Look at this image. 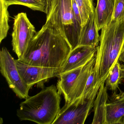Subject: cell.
Wrapping results in <instances>:
<instances>
[{
    "instance_id": "cell-1",
    "label": "cell",
    "mask_w": 124,
    "mask_h": 124,
    "mask_svg": "<svg viewBox=\"0 0 124 124\" xmlns=\"http://www.w3.org/2000/svg\"><path fill=\"white\" fill-rule=\"evenodd\" d=\"M71 50L58 31L46 22L37 32L23 57L17 60L30 65L61 69Z\"/></svg>"
},
{
    "instance_id": "cell-2",
    "label": "cell",
    "mask_w": 124,
    "mask_h": 124,
    "mask_svg": "<svg viewBox=\"0 0 124 124\" xmlns=\"http://www.w3.org/2000/svg\"><path fill=\"white\" fill-rule=\"evenodd\" d=\"M97 47L94 68L97 85L105 82L110 70L124 46V20L111 21L102 28Z\"/></svg>"
},
{
    "instance_id": "cell-3",
    "label": "cell",
    "mask_w": 124,
    "mask_h": 124,
    "mask_svg": "<svg viewBox=\"0 0 124 124\" xmlns=\"http://www.w3.org/2000/svg\"><path fill=\"white\" fill-rule=\"evenodd\" d=\"M61 95L56 86L52 85L47 87L22 102L17 110V116L21 121L53 124L61 109Z\"/></svg>"
},
{
    "instance_id": "cell-4",
    "label": "cell",
    "mask_w": 124,
    "mask_h": 124,
    "mask_svg": "<svg viewBox=\"0 0 124 124\" xmlns=\"http://www.w3.org/2000/svg\"><path fill=\"white\" fill-rule=\"evenodd\" d=\"M46 22L58 31L72 50L79 46L82 24L74 15L72 0H49Z\"/></svg>"
},
{
    "instance_id": "cell-5",
    "label": "cell",
    "mask_w": 124,
    "mask_h": 124,
    "mask_svg": "<svg viewBox=\"0 0 124 124\" xmlns=\"http://www.w3.org/2000/svg\"><path fill=\"white\" fill-rule=\"evenodd\" d=\"M95 62L94 57L83 66L63 73L58 77L56 87L58 93L64 96L65 103L72 102L82 96Z\"/></svg>"
},
{
    "instance_id": "cell-6",
    "label": "cell",
    "mask_w": 124,
    "mask_h": 124,
    "mask_svg": "<svg viewBox=\"0 0 124 124\" xmlns=\"http://www.w3.org/2000/svg\"><path fill=\"white\" fill-rule=\"evenodd\" d=\"M0 71L5 78L9 87L21 99L29 96L31 88L23 81L19 72L16 60L6 48H2L0 51Z\"/></svg>"
},
{
    "instance_id": "cell-7",
    "label": "cell",
    "mask_w": 124,
    "mask_h": 124,
    "mask_svg": "<svg viewBox=\"0 0 124 124\" xmlns=\"http://www.w3.org/2000/svg\"><path fill=\"white\" fill-rule=\"evenodd\" d=\"M35 27L26 13L18 14L14 17L12 32L13 51L20 59L23 56L30 42L37 33Z\"/></svg>"
},
{
    "instance_id": "cell-8",
    "label": "cell",
    "mask_w": 124,
    "mask_h": 124,
    "mask_svg": "<svg viewBox=\"0 0 124 124\" xmlns=\"http://www.w3.org/2000/svg\"><path fill=\"white\" fill-rule=\"evenodd\" d=\"M95 99L83 101L79 98L65 103L53 124H83L93 108Z\"/></svg>"
},
{
    "instance_id": "cell-9",
    "label": "cell",
    "mask_w": 124,
    "mask_h": 124,
    "mask_svg": "<svg viewBox=\"0 0 124 124\" xmlns=\"http://www.w3.org/2000/svg\"><path fill=\"white\" fill-rule=\"evenodd\" d=\"M16 60L22 80L31 88L36 85L38 87L43 88L45 83L50 79L58 77L60 75L61 68L34 66Z\"/></svg>"
},
{
    "instance_id": "cell-10",
    "label": "cell",
    "mask_w": 124,
    "mask_h": 124,
    "mask_svg": "<svg viewBox=\"0 0 124 124\" xmlns=\"http://www.w3.org/2000/svg\"><path fill=\"white\" fill-rule=\"evenodd\" d=\"M97 47L79 45L72 50L61 69L60 75L85 65L95 55Z\"/></svg>"
},
{
    "instance_id": "cell-11",
    "label": "cell",
    "mask_w": 124,
    "mask_h": 124,
    "mask_svg": "<svg viewBox=\"0 0 124 124\" xmlns=\"http://www.w3.org/2000/svg\"><path fill=\"white\" fill-rule=\"evenodd\" d=\"M107 124H124V91L114 92L107 103Z\"/></svg>"
},
{
    "instance_id": "cell-12",
    "label": "cell",
    "mask_w": 124,
    "mask_h": 124,
    "mask_svg": "<svg viewBox=\"0 0 124 124\" xmlns=\"http://www.w3.org/2000/svg\"><path fill=\"white\" fill-rule=\"evenodd\" d=\"M103 83L93 101L94 112L92 124H107V103L108 100L107 88Z\"/></svg>"
},
{
    "instance_id": "cell-13",
    "label": "cell",
    "mask_w": 124,
    "mask_h": 124,
    "mask_svg": "<svg viewBox=\"0 0 124 124\" xmlns=\"http://www.w3.org/2000/svg\"><path fill=\"white\" fill-rule=\"evenodd\" d=\"M94 12L91 14L85 24L82 27L79 45L98 47L100 40Z\"/></svg>"
},
{
    "instance_id": "cell-14",
    "label": "cell",
    "mask_w": 124,
    "mask_h": 124,
    "mask_svg": "<svg viewBox=\"0 0 124 124\" xmlns=\"http://www.w3.org/2000/svg\"><path fill=\"white\" fill-rule=\"evenodd\" d=\"M115 2V0H97L94 13L99 31L111 21Z\"/></svg>"
},
{
    "instance_id": "cell-15",
    "label": "cell",
    "mask_w": 124,
    "mask_h": 124,
    "mask_svg": "<svg viewBox=\"0 0 124 124\" xmlns=\"http://www.w3.org/2000/svg\"><path fill=\"white\" fill-rule=\"evenodd\" d=\"M124 79V67L117 60L109 71L108 75L105 81L107 89L115 92Z\"/></svg>"
},
{
    "instance_id": "cell-16",
    "label": "cell",
    "mask_w": 124,
    "mask_h": 124,
    "mask_svg": "<svg viewBox=\"0 0 124 124\" xmlns=\"http://www.w3.org/2000/svg\"><path fill=\"white\" fill-rule=\"evenodd\" d=\"M4 5L8 7L12 5H21L34 11L43 12L47 14L49 0H1Z\"/></svg>"
},
{
    "instance_id": "cell-17",
    "label": "cell",
    "mask_w": 124,
    "mask_h": 124,
    "mask_svg": "<svg viewBox=\"0 0 124 124\" xmlns=\"http://www.w3.org/2000/svg\"><path fill=\"white\" fill-rule=\"evenodd\" d=\"M8 8L0 0V43L7 37L9 29V14Z\"/></svg>"
},
{
    "instance_id": "cell-18",
    "label": "cell",
    "mask_w": 124,
    "mask_h": 124,
    "mask_svg": "<svg viewBox=\"0 0 124 124\" xmlns=\"http://www.w3.org/2000/svg\"><path fill=\"white\" fill-rule=\"evenodd\" d=\"M124 20V0H115L112 21L120 22Z\"/></svg>"
},
{
    "instance_id": "cell-19",
    "label": "cell",
    "mask_w": 124,
    "mask_h": 124,
    "mask_svg": "<svg viewBox=\"0 0 124 124\" xmlns=\"http://www.w3.org/2000/svg\"><path fill=\"white\" fill-rule=\"evenodd\" d=\"M72 6L73 13H74L75 18L77 20L80 24H82L80 12L78 6L75 0H72Z\"/></svg>"
},
{
    "instance_id": "cell-20",
    "label": "cell",
    "mask_w": 124,
    "mask_h": 124,
    "mask_svg": "<svg viewBox=\"0 0 124 124\" xmlns=\"http://www.w3.org/2000/svg\"><path fill=\"white\" fill-rule=\"evenodd\" d=\"M118 60L120 62H122L124 63V46L122 49L119 56Z\"/></svg>"
}]
</instances>
